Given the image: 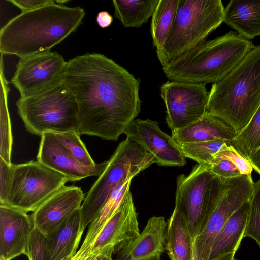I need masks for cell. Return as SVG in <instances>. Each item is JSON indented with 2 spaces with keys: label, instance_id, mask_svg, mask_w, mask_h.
<instances>
[{
  "label": "cell",
  "instance_id": "36",
  "mask_svg": "<svg viewBox=\"0 0 260 260\" xmlns=\"http://www.w3.org/2000/svg\"><path fill=\"white\" fill-rule=\"evenodd\" d=\"M113 17L106 11L100 12L96 17V22L102 28L109 26L113 22Z\"/></svg>",
  "mask_w": 260,
  "mask_h": 260
},
{
  "label": "cell",
  "instance_id": "20",
  "mask_svg": "<svg viewBox=\"0 0 260 260\" xmlns=\"http://www.w3.org/2000/svg\"><path fill=\"white\" fill-rule=\"evenodd\" d=\"M249 209V200L240 206L228 219L213 242L208 260L223 254L236 253L244 237Z\"/></svg>",
  "mask_w": 260,
  "mask_h": 260
},
{
  "label": "cell",
  "instance_id": "35",
  "mask_svg": "<svg viewBox=\"0 0 260 260\" xmlns=\"http://www.w3.org/2000/svg\"><path fill=\"white\" fill-rule=\"evenodd\" d=\"M7 1L20 9L21 13L34 10L55 3L53 0H9Z\"/></svg>",
  "mask_w": 260,
  "mask_h": 260
},
{
  "label": "cell",
  "instance_id": "16",
  "mask_svg": "<svg viewBox=\"0 0 260 260\" xmlns=\"http://www.w3.org/2000/svg\"><path fill=\"white\" fill-rule=\"evenodd\" d=\"M33 228L27 213L0 204V260H12L25 255Z\"/></svg>",
  "mask_w": 260,
  "mask_h": 260
},
{
  "label": "cell",
  "instance_id": "5",
  "mask_svg": "<svg viewBox=\"0 0 260 260\" xmlns=\"http://www.w3.org/2000/svg\"><path fill=\"white\" fill-rule=\"evenodd\" d=\"M16 105L25 128L33 134H80L78 104L63 81L37 94L20 97Z\"/></svg>",
  "mask_w": 260,
  "mask_h": 260
},
{
  "label": "cell",
  "instance_id": "33",
  "mask_svg": "<svg viewBox=\"0 0 260 260\" xmlns=\"http://www.w3.org/2000/svg\"><path fill=\"white\" fill-rule=\"evenodd\" d=\"M211 172L215 176L222 179H231L241 174L237 168L232 162L220 160L209 164Z\"/></svg>",
  "mask_w": 260,
  "mask_h": 260
},
{
  "label": "cell",
  "instance_id": "30",
  "mask_svg": "<svg viewBox=\"0 0 260 260\" xmlns=\"http://www.w3.org/2000/svg\"><path fill=\"white\" fill-rule=\"evenodd\" d=\"M2 100L0 120V158L11 164V158L13 144L11 125L7 99Z\"/></svg>",
  "mask_w": 260,
  "mask_h": 260
},
{
  "label": "cell",
  "instance_id": "4",
  "mask_svg": "<svg viewBox=\"0 0 260 260\" xmlns=\"http://www.w3.org/2000/svg\"><path fill=\"white\" fill-rule=\"evenodd\" d=\"M260 106V45L229 74L213 83L206 113L222 120L237 134L249 122Z\"/></svg>",
  "mask_w": 260,
  "mask_h": 260
},
{
  "label": "cell",
  "instance_id": "32",
  "mask_svg": "<svg viewBox=\"0 0 260 260\" xmlns=\"http://www.w3.org/2000/svg\"><path fill=\"white\" fill-rule=\"evenodd\" d=\"M220 160H225L232 162L237 168L241 175H250L253 169L250 162L243 157L232 145L229 148L215 154L211 163Z\"/></svg>",
  "mask_w": 260,
  "mask_h": 260
},
{
  "label": "cell",
  "instance_id": "21",
  "mask_svg": "<svg viewBox=\"0 0 260 260\" xmlns=\"http://www.w3.org/2000/svg\"><path fill=\"white\" fill-rule=\"evenodd\" d=\"M81 224L80 208L48 235L50 243V260H62L75 255L84 233L81 229Z\"/></svg>",
  "mask_w": 260,
  "mask_h": 260
},
{
  "label": "cell",
  "instance_id": "28",
  "mask_svg": "<svg viewBox=\"0 0 260 260\" xmlns=\"http://www.w3.org/2000/svg\"><path fill=\"white\" fill-rule=\"evenodd\" d=\"M54 134L76 160L86 166H93L96 164L81 140L80 134L74 132Z\"/></svg>",
  "mask_w": 260,
  "mask_h": 260
},
{
  "label": "cell",
  "instance_id": "26",
  "mask_svg": "<svg viewBox=\"0 0 260 260\" xmlns=\"http://www.w3.org/2000/svg\"><path fill=\"white\" fill-rule=\"evenodd\" d=\"M232 145L246 159L260 147V106L248 124L237 135Z\"/></svg>",
  "mask_w": 260,
  "mask_h": 260
},
{
  "label": "cell",
  "instance_id": "29",
  "mask_svg": "<svg viewBox=\"0 0 260 260\" xmlns=\"http://www.w3.org/2000/svg\"><path fill=\"white\" fill-rule=\"evenodd\" d=\"M244 237L254 239L260 247V178L254 184Z\"/></svg>",
  "mask_w": 260,
  "mask_h": 260
},
{
  "label": "cell",
  "instance_id": "11",
  "mask_svg": "<svg viewBox=\"0 0 260 260\" xmlns=\"http://www.w3.org/2000/svg\"><path fill=\"white\" fill-rule=\"evenodd\" d=\"M160 96L172 132L187 126L206 113L209 92L205 84L168 81L160 86Z\"/></svg>",
  "mask_w": 260,
  "mask_h": 260
},
{
  "label": "cell",
  "instance_id": "7",
  "mask_svg": "<svg viewBox=\"0 0 260 260\" xmlns=\"http://www.w3.org/2000/svg\"><path fill=\"white\" fill-rule=\"evenodd\" d=\"M153 163L154 157L138 143L128 139L121 142L81 205V230L84 232L98 217L109 194L118 184L124 179L133 178Z\"/></svg>",
  "mask_w": 260,
  "mask_h": 260
},
{
  "label": "cell",
  "instance_id": "17",
  "mask_svg": "<svg viewBox=\"0 0 260 260\" xmlns=\"http://www.w3.org/2000/svg\"><path fill=\"white\" fill-rule=\"evenodd\" d=\"M167 225L164 216L150 217L138 237L116 255L115 260H161L166 251Z\"/></svg>",
  "mask_w": 260,
  "mask_h": 260
},
{
  "label": "cell",
  "instance_id": "41",
  "mask_svg": "<svg viewBox=\"0 0 260 260\" xmlns=\"http://www.w3.org/2000/svg\"><path fill=\"white\" fill-rule=\"evenodd\" d=\"M192 260H197V257H196V255L195 254V253L194 252V254H193V259Z\"/></svg>",
  "mask_w": 260,
  "mask_h": 260
},
{
  "label": "cell",
  "instance_id": "19",
  "mask_svg": "<svg viewBox=\"0 0 260 260\" xmlns=\"http://www.w3.org/2000/svg\"><path fill=\"white\" fill-rule=\"evenodd\" d=\"M223 22L248 40L260 35V0H231Z\"/></svg>",
  "mask_w": 260,
  "mask_h": 260
},
{
  "label": "cell",
  "instance_id": "37",
  "mask_svg": "<svg viewBox=\"0 0 260 260\" xmlns=\"http://www.w3.org/2000/svg\"><path fill=\"white\" fill-rule=\"evenodd\" d=\"M247 159L253 169L260 175V147L254 150Z\"/></svg>",
  "mask_w": 260,
  "mask_h": 260
},
{
  "label": "cell",
  "instance_id": "15",
  "mask_svg": "<svg viewBox=\"0 0 260 260\" xmlns=\"http://www.w3.org/2000/svg\"><path fill=\"white\" fill-rule=\"evenodd\" d=\"M84 199L80 187L63 186L33 212L30 216L34 227L49 235L81 208Z\"/></svg>",
  "mask_w": 260,
  "mask_h": 260
},
{
  "label": "cell",
  "instance_id": "1",
  "mask_svg": "<svg viewBox=\"0 0 260 260\" xmlns=\"http://www.w3.org/2000/svg\"><path fill=\"white\" fill-rule=\"evenodd\" d=\"M62 81L77 103L80 135L116 141L141 111L140 80L103 54L69 60Z\"/></svg>",
  "mask_w": 260,
  "mask_h": 260
},
{
  "label": "cell",
  "instance_id": "8",
  "mask_svg": "<svg viewBox=\"0 0 260 260\" xmlns=\"http://www.w3.org/2000/svg\"><path fill=\"white\" fill-rule=\"evenodd\" d=\"M224 179L214 175L207 164H198L189 175L178 176L175 208L186 219L193 241L215 206Z\"/></svg>",
  "mask_w": 260,
  "mask_h": 260
},
{
  "label": "cell",
  "instance_id": "2",
  "mask_svg": "<svg viewBox=\"0 0 260 260\" xmlns=\"http://www.w3.org/2000/svg\"><path fill=\"white\" fill-rule=\"evenodd\" d=\"M85 15L83 8L55 3L21 13L1 29V54L20 58L49 51L77 29Z\"/></svg>",
  "mask_w": 260,
  "mask_h": 260
},
{
  "label": "cell",
  "instance_id": "23",
  "mask_svg": "<svg viewBox=\"0 0 260 260\" xmlns=\"http://www.w3.org/2000/svg\"><path fill=\"white\" fill-rule=\"evenodd\" d=\"M179 0H159L152 15L150 33L157 58L171 31Z\"/></svg>",
  "mask_w": 260,
  "mask_h": 260
},
{
  "label": "cell",
  "instance_id": "38",
  "mask_svg": "<svg viewBox=\"0 0 260 260\" xmlns=\"http://www.w3.org/2000/svg\"><path fill=\"white\" fill-rule=\"evenodd\" d=\"M235 252H230L223 254L212 260H236L235 258Z\"/></svg>",
  "mask_w": 260,
  "mask_h": 260
},
{
  "label": "cell",
  "instance_id": "3",
  "mask_svg": "<svg viewBox=\"0 0 260 260\" xmlns=\"http://www.w3.org/2000/svg\"><path fill=\"white\" fill-rule=\"evenodd\" d=\"M249 40L230 31L205 40L162 67L170 81L215 83L235 69L254 47Z\"/></svg>",
  "mask_w": 260,
  "mask_h": 260
},
{
  "label": "cell",
  "instance_id": "18",
  "mask_svg": "<svg viewBox=\"0 0 260 260\" xmlns=\"http://www.w3.org/2000/svg\"><path fill=\"white\" fill-rule=\"evenodd\" d=\"M237 134L228 124L207 113L196 122L172 132L171 137L179 145L210 141L232 144Z\"/></svg>",
  "mask_w": 260,
  "mask_h": 260
},
{
  "label": "cell",
  "instance_id": "12",
  "mask_svg": "<svg viewBox=\"0 0 260 260\" xmlns=\"http://www.w3.org/2000/svg\"><path fill=\"white\" fill-rule=\"evenodd\" d=\"M67 62L50 51L20 58L11 80L20 97L32 95L62 81Z\"/></svg>",
  "mask_w": 260,
  "mask_h": 260
},
{
  "label": "cell",
  "instance_id": "9",
  "mask_svg": "<svg viewBox=\"0 0 260 260\" xmlns=\"http://www.w3.org/2000/svg\"><path fill=\"white\" fill-rule=\"evenodd\" d=\"M67 182L64 176L38 161L12 164L5 205L26 213L33 212Z\"/></svg>",
  "mask_w": 260,
  "mask_h": 260
},
{
  "label": "cell",
  "instance_id": "27",
  "mask_svg": "<svg viewBox=\"0 0 260 260\" xmlns=\"http://www.w3.org/2000/svg\"><path fill=\"white\" fill-rule=\"evenodd\" d=\"M232 144L222 141H210L184 144L180 145L185 158L191 159L199 164H210L217 152L230 148Z\"/></svg>",
  "mask_w": 260,
  "mask_h": 260
},
{
  "label": "cell",
  "instance_id": "24",
  "mask_svg": "<svg viewBox=\"0 0 260 260\" xmlns=\"http://www.w3.org/2000/svg\"><path fill=\"white\" fill-rule=\"evenodd\" d=\"M159 0H113L114 16L125 28H139L154 12Z\"/></svg>",
  "mask_w": 260,
  "mask_h": 260
},
{
  "label": "cell",
  "instance_id": "31",
  "mask_svg": "<svg viewBox=\"0 0 260 260\" xmlns=\"http://www.w3.org/2000/svg\"><path fill=\"white\" fill-rule=\"evenodd\" d=\"M25 255L28 260H50L49 237L34 227L28 240Z\"/></svg>",
  "mask_w": 260,
  "mask_h": 260
},
{
  "label": "cell",
  "instance_id": "39",
  "mask_svg": "<svg viewBox=\"0 0 260 260\" xmlns=\"http://www.w3.org/2000/svg\"><path fill=\"white\" fill-rule=\"evenodd\" d=\"M100 260H113L112 257H106V258H102V259H101Z\"/></svg>",
  "mask_w": 260,
  "mask_h": 260
},
{
  "label": "cell",
  "instance_id": "6",
  "mask_svg": "<svg viewBox=\"0 0 260 260\" xmlns=\"http://www.w3.org/2000/svg\"><path fill=\"white\" fill-rule=\"evenodd\" d=\"M220 0H179L171 31L158 59L162 67L206 40L223 22Z\"/></svg>",
  "mask_w": 260,
  "mask_h": 260
},
{
  "label": "cell",
  "instance_id": "22",
  "mask_svg": "<svg viewBox=\"0 0 260 260\" xmlns=\"http://www.w3.org/2000/svg\"><path fill=\"white\" fill-rule=\"evenodd\" d=\"M167 222L165 250L170 259L192 260L193 240L182 213L174 208Z\"/></svg>",
  "mask_w": 260,
  "mask_h": 260
},
{
  "label": "cell",
  "instance_id": "34",
  "mask_svg": "<svg viewBox=\"0 0 260 260\" xmlns=\"http://www.w3.org/2000/svg\"><path fill=\"white\" fill-rule=\"evenodd\" d=\"M12 165L0 158V204L6 203L9 189Z\"/></svg>",
  "mask_w": 260,
  "mask_h": 260
},
{
  "label": "cell",
  "instance_id": "10",
  "mask_svg": "<svg viewBox=\"0 0 260 260\" xmlns=\"http://www.w3.org/2000/svg\"><path fill=\"white\" fill-rule=\"evenodd\" d=\"M254 184L251 174L224 179L215 206L194 239L197 260L209 259L215 238L233 213L250 199Z\"/></svg>",
  "mask_w": 260,
  "mask_h": 260
},
{
  "label": "cell",
  "instance_id": "25",
  "mask_svg": "<svg viewBox=\"0 0 260 260\" xmlns=\"http://www.w3.org/2000/svg\"><path fill=\"white\" fill-rule=\"evenodd\" d=\"M133 178L123 180L111 191L98 217L88 226L84 241L93 243L107 222L116 212L126 194L130 191Z\"/></svg>",
  "mask_w": 260,
  "mask_h": 260
},
{
  "label": "cell",
  "instance_id": "40",
  "mask_svg": "<svg viewBox=\"0 0 260 260\" xmlns=\"http://www.w3.org/2000/svg\"><path fill=\"white\" fill-rule=\"evenodd\" d=\"M73 257H71V256H69V257H67L62 260H71L72 258Z\"/></svg>",
  "mask_w": 260,
  "mask_h": 260
},
{
  "label": "cell",
  "instance_id": "13",
  "mask_svg": "<svg viewBox=\"0 0 260 260\" xmlns=\"http://www.w3.org/2000/svg\"><path fill=\"white\" fill-rule=\"evenodd\" d=\"M125 134L126 139L138 143L151 154L158 165L181 167L186 165L180 146L159 128L156 121L135 119Z\"/></svg>",
  "mask_w": 260,
  "mask_h": 260
},
{
  "label": "cell",
  "instance_id": "14",
  "mask_svg": "<svg viewBox=\"0 0 260 260\" xmlns=\"http://www.w3.org/2000/svg\"><path fill=\"white\" fill-rule=\"evenodd\" d=\"M37 161L64 176L68 181L100 176L107 167L108 160L86 166L76 160L53 133L41 135Z\"/></svg>",
  "mask_w": 260,
  "mask_h": 260
}]
</instances>
